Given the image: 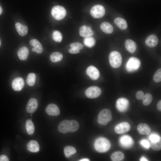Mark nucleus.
<instances>
[{
	"label": "nucleus",
	"instance_id": "nucleus-29",
	"mask_svg": "<svg viewBox=\"0 0 161 161\" xmlns=\"http://www.w3.org/2000/svg\"><path fill=\"white\" fill-rule=\"evenodd\" d=\"M25 127L28 134H32L35 131V126L31 120H27L26 122Z\"/></svg>",
	"mask_w": 161,
	"mask_h": 161
},
{
	"label": "nucleus",
	"instance_id": "nucleus-19",
	"mask_svg": "<svg viewBox=\"0 0 161 161\" xmlns=\"http://www.w3.org/2000/svg\"><path fill=\"white\" fill-rule=\"evenodd\" d=\"M138 132L141 134H149L151 131L150 127L146 123H141L139 124L137 128Z\"/></svg>",
	"mask_w": 161,
	"mask_h": 161
},
{
	"label": "nucleus",
	"instance_id": "nucleus-8",
	"mask_svg": "<svg viewBox=\"0 0 161 161\" xmlns=\"http://www.w3.org/2000/svg\"><path fill=\"white\" fill-rule=\"evenodd\" d=\"M101 91L99 87L92 86L87 88L85 92L86 96L91 99L96 98L101 95Z\"/></svg>",
	"mask_w": 161,
	"mask_h": 161
},
{
	"label": "nucleus",
	"instance_id": "nucleus-21",
	"mask_svg": "<svg viewBox=\"0 0 161 161\" xmlns=\"http://www.w3.org/2000/svg\"><path fill=\"white\" fill-rule=\"evenodd\" d=\"M125 45L126 49L131 53H134L136 49V44L132 40L130 39L126 40L125 42Z\"/></svg>",
	"mask_w": 161,
	"mask_h": 161
},
{
	"label": "nucleus",
	"instance_id": "nucleus-20",
	"mask_svg": "<svg viewBox=\"0 0 161 161\" xmlns=\"http://www.w3.org/2000/svg\"><path fill=\"white\" fill-rule=\"evenodd\" d=\"M16 30L20 35L24 36L26 35L28 32V28L26 25H23L19 22L15 24Z\"/></svg>",
	"mask_w": 161,
	"mask_h": 161
},
{
	"label": "nucleus",
	"instance_id": "nucleus-35",
	"mask_svg": "<svg viewBox=\"0 0 161 161\" xmlns=\"http://www.w3.org/2000/svg\"><path fill=\"white\" fill-rule=\"evenodd\" d=\"M150 145L154 151H158L160 150L161 149V139L156 142H151Z\"/></svg>",
	"mask_w": 161,
	"mask_h": 161
},
{
	"label": "nucleus",
	"instance_id": "nucleus-36",
	"mask_svg": "<svg viewBox=\"0 0 161 161\" xmlns=\"http://www.w3.org/2000/svg\"><path fill=\"white\" fill-rule=\"evenodd\" d=\"M71 48H74L77 49H81L83 48V45L79 42H74L71 43L70 45Z\"/></svg>",
	"mask_w": 161,
	"mask_h": 161
},
{
	"label": "nucleus",
	"instance_id": "nucleus-3",
	"mask_svg": "<svg viewBox=\"0 0 161 161\" xmlns=\"http://www.w3.org/2000/svg\"><path fill=\"white\" fill-rule=\"evenodd\" d=\"M112 119V116L111 111L108 109H104L101 110L99 112L97 121L99 124L105 126Z\"/></svg>",
	"mask_w": 161,
	"mask_h": 161
},
{
	"label": "nucleus",
	"instance_id": "nucleus-46",
	"mask_svg": "<svg viewBox=\"0 0 161 161\" xmlns=\"http://www.w3.org/2000/svg\"><path fill=\"white\" fill-rule=\"evenodd\" d=\"M1 40H0V46L1 45Z\"/></svg>",
	"mask_w": 161,
	"mask_h": 161
},
{
	"label": "nucleus",
	"instance_id": "nucleus-33",
	"mask_svg": "<svg viewBox=\"0 0 161 161\" xmlns=\"http://www.w3.org/2000/svg\"><path fill=\"white\" fill-rule=\"evenodd\" d=\"M53 40L56 42H61L62 39V35L60 32L58 30L54 31L52 34Z\"/></svg>",
	"mask_w": 161,
	"mask_h": 161
},
{
	"label": "nucleus",
	"instance_id": "nucleus-27",
	"mask_svg": "<svg viewBox=\"0 0 161 161\" xmlns=\"http://www.w3.org/2000/svg\"><path fill=\"white\" fill-rule=\"evenodd\" d=\"M76 152L75 148L72 146H67L64 149V152L65 157L69 158L71 155L75 154Z\"/></svg>",
	"mask_w": 161,
	"mask_h": 161
},
{
	"label": "nucleus",
	"instance_id": "nucleus-2",
	"mask_svg": "<svg viewBox=\"0 0 161 161\" xmlns=\"http://www.w3.org/2000/svg\"><path fill=\"white\" fill-rule=\"evenodd\" d=\"M95 149L100 153H104L107 151L110 148L111 143L107 139L100 137L97 139L94 143Z\"/></svg>",
	"mask_w": 161,
	"mask_h": 161
},
{
	"label": "nucleus",
	"instance_id": "nucleus-30",
	"mask_svg": "<svg viewBox=\"0 0 161 161\" xmlns=\"http://www.w3.org/2000/svg\"><path fill=\"white\" fill-rule=\"evenodd\" d=\"M36 75L33 73H29L26 78V82L30 86H33L35 83L36 79Z\"/></svg>",
	"mask_w": 161,
	"mask_h": 161
},
{
	"label": "nucleus",
	"instance_id": "nucleus-42",
	"mask_svg": "<svg viewBox=\"0 0 161 161\" xmlns=\"http://www.w3.org/2000/svg\"><path fill=\"white\" fill-rule=\"evenodd\" d=\"M157 108L158 110L160 112L161 111V100H160L158 102L157 104Z\"/></svg>",
	"mask_w": 161,
	"mask_h": 161
},
{
	"label": "nucleus",
	"instance_id": "nucleus-26",
	"mask_svg": "<svg viewBox=\"0 0 161 161\" xmlns=\"http://www.w3.org/2000/svg\"><path fill=\"white\" fill-rule=\"evenodd\" d=\"M111 158L113 161H122L124 158V154L121 151H116L112 154Z\"/></svg>",
	"mask_w": 161,
	"mask_h": 161
},
{
	"label": "nucleus",
	"instance_id": "nucleus-14",
	"mask_svg": "<svg viewBox=\"0 0 161 161\" xmlns=\"http://www.w3.org/2000/svg\"><path fill=\"white\" fill-rule=\"evenodd\" d=\"M120 142L123 147L128 148L131 147L133 144L134 142L131 137L129 136L125 135L120 138Z\"/></svg>",
	"mask_w": 161,
	"mask_h": 161
},
{
	"label": "nucleus",
	"instance_id": "nucleus-28",
	"mask_svg": "<svg viewBox=\"0 0 161 161\" xmlns=\"http://www.w3.org/2000/svg\"><path fill=\"white\" fill-rule=\"evenodd\" d=\"M63 57V55L61 53L55 52L51 54L49 57V59L52 62H56L61 61Z\"/></svg>",
	"mask_w": 161,
	"mask_h": 161
},
{
	"label": "nucleus",
	"instance_id": "nucleus-5",
	"mask_svg": "<svg viewBox=\"0 0 161 161\" xmlns=\"http://www.w3.org/2000/svg\"><path fill=\"white\" fill-rule=\"evenodd\" d=\"M51 13L53 17L56 20H60L65 17L66 12L65 9L63 6L57 5L52 8Z\"/></svg>",
	"mask_w": 161,
	"mask_h": 161
},
{
	"label": "nucleus",
	"instance_id": "nucleus-17",
	"mask_svg": "<svg viewBox=\"0 0 161 161\" xmlns=\"http://www.w3.org/2000/svg\"><path fill=\"white\" fill-rule=\"evenodd\" d=\"M158 41L157 36L155 34H152L149 35L146 38L145 44L148 47H153L158 44Z\"/></svg>",
	"mask_w": 161,
	"mask_h": 161
},
{
	"label": "nucleus",
	"instance_id": "nucleus-38",
	"mask_svg": "<svg viewBox=\"0 0 161 161\" xmlns=\"http://www.w3.org/2000/svg\"><path fill=\"white\" fill-rule=\"evenodd\" d=\"M144 95V92L141 90L137 91L136 94V97L138 100H142Z\"/></svg>",
	"mask_w": 161,
	"mask_h": 161
},
{
	"label": "nucleus",
	"instance_id": "nucleus-32",
	"mask_svg": "<svg viewBox=\"0 0 161 161\" xmlns=\"http://www.w3.org/2000/svg\"><path fill=\"white\" fill-rule=\"evenodd\" d=\"M153 97L149 93H147L145 95L142 99V103L145 106L149 105L151 102Z\"/></svg>",
	"mask_w": 161,
	"mask_h": 161
},
{
	"label": "nucleus",
	"instance_id": "nucleus-45",
	"mask_svg": "<svg viewBox=\"0 0 161 161\" xmlns=\"http://www.w3.org/2000/svg\"><path fill=\"white\" fill-rule=\"evenodd\" d=\"M3 10L1 7L0 5V15H1L2 12Z\"/></svg>",
	"mask_w": 161,
	"mask_h": 161
},
{
	"label": "nucleus",
	"instance_id": "nucleus-11",
	"mask_svg": "<svg viewBox=\"0 0 161 161\" xmlns=\"http://www.w3.org/2000/svg\"><path fill=\"white\" fill-rule=\"evenodd\" d=\"M86 73L90 78L94 80L97 79L100 76L99 71L93 66H90L88 67L86 70Z\"/></svg>",
	"mask_w": 161,
	"mask_h": 161
},
{
	"label": "nucleus",
	"instance_id": "nucleus-34",
	"mask_svg": "<svg viewBox=\"0 0 161 161\" xmlns=\"http://www.w3.org/2000/svg\"><path fill=\"white\" fill-rule=\"evenodd\" d=\"M153 80L156 83H158L161 81V69H158L155 72L153 76Z\"/></svg>",
	"mask_w": 161,
	"mask_h": 161
},
{
	"label": "nucleus",
	"instance_id": "nucleus-23",
	"mask_svg": "<svg viewBox=\"0 0 161 161\" xmlns=\"http://www.w3.org/2000/svg\"><path fill=\"white\" fill-rule=\"evenodd\" d=\"M27 150L31 152H37L39 151V146L35 140H31L27 144Z\"/></svg>",
	"mask_w": 161,
	"mask_h": 161
},
{
	"label": "nucleus",
	"instance_id": "nucleus-22",
	"mask_svg": "<svg viewBox=\"0 0 161 161\" xmlns=\"http://www.w3.org/2000/svg\"><path fill=\"white\" fill-rule=\"evenodd\" d=\"M29 53L28 48L26 47L20 48L17 52V55L19 59L21 60H25L27 57Z\"/></svg>",
	"mask_w": 161,
	"mask_h": 161
},
{
	"label": "nucleus",
	"instance_id": "nucleus-44",
	"mask_svg": "<svg viewBox=\"0 0 161 161\" xmlns=\"http://www.w3.org/2000/svg\"><path fill=\"white\" fill-rule=\"evenodd\" d=\"M79 161H89V160L87 158H84L83 159H82L81 160H80Z\"/></svg>",
	"mask_w": 161,
	"mask_h": 161
},
{
	"label": "nucleus",
	"instance_id": "nucleus-39",
	"mask_svg": "<svg viewBox=\"0 0 161 161\" xmlns=\"http://www.w3.org/2000/svg\"><path fill=\"white\" fill-rule=\"evenodd\" d=\"M141 143L143 146L146 148H148L150 146L149 143L145 140H142L141 142Z\"/></svg>",
	"mask_w": 161,
	"mask_h": 161
},
{
	"label": "nucleus",
	"instance_id": "nucleus-16",
	"mask_svg": "<svg viewBox=\"0 0 161 161\" xmlns=\"http://www.w3.org/2000/svg\"><path fill=\"white\" fill-rule=\"evenodd\" d=\"M30 44L33 47L32 51L35 52L38 54L41 53L43 51L42 45L41 43L36 39H33L30 41Z\"/></svg>",
	"mask_w": 161,
	"mask_h": 161
},
{
	"label": "nucleus",
	"instance_id": "nucleus-40",
	"mask_svg": "<svg viewBox=\"0 0 161 161\" xmlns=\"http://www.w3.org/2000/svg\"><path fill=\"white\" fill-rule=\"evenodd\" d=\"M80 50L78 49L71 48L69 50V52L72 54H76L79 53Z\"/></svg>",
	"mask_w": 161,
	"mask_h": 161
},
{
	"label": "nucleus",
	"instance_id": "nucleus-12",
	"mask_svg": "<svg viewBox=\"0 0 161 161\" xmlns=\"http://www.w3.org/2000/svg\"><path fill=\"white\" fill-rule=\"evenodd\" d=\"M38 103L37 100L35 98H31L28 102L26 106V110L29 113H34L37 108Z\"/></svg>",
	"mask_w": 161,
	"mask_h": 161
},
{
	"label": "nucleus",
	"instance_id": "nucleus-10",
	"mask_svg": "<svg viewBox=\"0 0 161 161\" xmlns=\"http://www.w3.org/2000/svg\"><path fill=\"white\" fill-rule=\"evenodd\" d=\"M130 129L129 124L126 122H123L116 125L115 127L114 131L117 134H122L127 132Z\"/></svg>",
	"mask_w": 161,
	"mask_h": 161
},
{
	"label": "nucleus",
	"instance_id": "nucleus-15",
	"mask_svg": "<svg viewBox=\"0 0 161 161\" xmlns=\"http://www.w3.org/2000/svg\"><path fill=\"white\" fill-rule=\"evenodd\" d=\"M24 84V79L21 77H17L13 81L12 87L15 91H20L23 88Z\"/></svg>",
	"mask_w": 161,
	"mask_h": 161
},
{
	"label": "nucleus",
	"instance_id": "nucleus-31",
	"mask_svg": "<svg viewBox=\"0 0 161 161\" xmlns=\"http://www.w3.org/2000/svg\"><path fill=\"white\" fill-rule=\"evenodd\" d=\"M84 43L86 46L91 48L95 45V40L92 37L89 36L86 37L84 40Z\"/></svg>",
	"mask_w": 161,
	"mask_h": 161
},
{
	"label": "nucleus",
	"instance_id": "nucleus-1",
	"mask_svg": "<svg viewBox=\"0 0 161 161\" xmlns=\"http://www.w3.org/2000/svg\"><path fill=\"white\" fill-rule=\"evenodd\" d=\"M78 122L74 120H64L59 124L58 130L61 133L65 134L68 132H75L79 128Z\"/></svg>",
	"mask_w": 161,
	"mask_h": 161
},
{
	"label": "nucleus",
	"instance_id": "nucleus-7",
	"mask_svg": "<svg viewBox=\"0 0 161 161\" xmlns=\"http://www.w3.org/2000/svg\"><path fill=\"white\" fill-rule=\"evenodd\" d=\"M105 9L104 7L100 4L94 6L91 8L90 14L94 18H100L102 17L105 14Z\"/></svg>",
	"mask_w": 161,
	"mask_h": 161
},
{
	"label": "nucleus",
	"instance_id": "nucleus-13",
	"mask_svg": "<svg viewBox=\"0 0 161 161\" xmlns=\"http://www.w3.org/2000/svg\"><path fill=\"white\" fill-rule=\"evenodd\" d=\"M46 113L49 115L56 116L60 114V110L58 106L54 104L48 105L45 109Z\"/></svg>",
	"mask_w": 161,
	"mask_h": 161
},
{
	"label": "nucleus",
	"instance_id": "nucleus-37",
	"mask_svg": "<svg viewBox=\"0 0 161 161\" xmlns=\"http://www.w3.org/2000/svg\"><path fill=\"white\" fill-rule=\"evenodd\" d=\"M149 139L151 142H155L159 141L161 139L160 137L157 135L152 134L150 136Z\"/></svg>",
	"mask_w": 161,
	"mask_h": 161
},
{
	"label": "nucleus",
	"instance_id": "nucleus-41",
	"mask_svg": "<svg viewBox=\"0 0 161 161\" xmlns=\"http://www.w3.org/2000/svg\"><path fill=\"white\" fill-rule=\"evenodd\" d=\"M9 159L5 155H2L0 156V161H8Z\"/></svg>",
	"mask_w": 161,
	"mask_h": 161
},
{
	"label": "nucleus",
	"instance_id": "nucleus-18",
	"mask_svg": "<svg viewBox=\"0 0 161 161\" xmlns=\"http://www.w3.org/2000/svg\"><path fill=\"white\" fill-rule=\"evenodd\" d=\"M79 31L80 35L83 37L90 36L94 34L93 31L90 27L85 25L80 27Z\"/></svg>",
	"mask_w": 161,
	"mask_h": 161
},
{
	"label": "nucleus",
	"instance_id": "nucleus-24",
	"mask_svg": "<svg viewBox=\"0 0 161 161\" xmlns=\"http://www.w3.org/2000/svg\"><path fill=\"white\" fill-rule=\"evenodd\" d=\"M100 28L106 34L112 33L113 31V26L109 23L105 21L101 23Z\"/></svg>",
	"mask_w": 161,
	"mask_h": 161
},
{
	"label": "nucleus",
	"instance_id": "nucleus-6",
	"mask_svg": "<svg viewBox=\"0 0 161 161\" xmlns=\"http://www.w3.org/2000/svg\"><path fill=\"white\" fill-rule=\"evenodd\" d=\"M140 65V62L139 60L137 58L132 57L127 61L126 67L128 71L132 72L138 69Z\"/></svg>",
	"mask_w": 161,
	"mask_h": 161
},
{
	"label": "nucleus",
	"instance_id": "nucleus-25",
	"mask_svg": "<svg viewBox=\"0 0 161 161\" xmlns=\"http://www.w3.org/2000/svg\"><path fill=\"white\" fill-rule=\"evenodd\" d=\"M115 24L121 30H125L127 27L128 25L126 21L124 19L120 18H116L114 20Z\"/></svg>",
	"mask_w": 161,
	"mask_h": 161
},
{
	"label": "nucleus",
	"instance_id": "nucleus-9",
	"mask_svg": "<svg viewBox=\"0 0 161 161\" xmlns=\"http://www.w3.org/2000/svg\"><path fill=\"white\" fill-rule=\"evenodd\" d=\"M129 106L128 100L124 98H120L117 100L116 106L120 112H123L128 109Z\"/></svg>",
	"mask_w": 161,
	"mask_h": 161
},
{
	"label": "nucleus",
	"instance_id": "nucleus-4",
	"mask_svg": "<svg viewBox=\"0 0 161 161\" xmlns=\"http://www.w3.org/2000/svg\"><path fill=\"white\" fill-rule=\"evenodd\" d=\"M109 60L110 64L112 67L114 68H118L122 64V56L119 52L113 51L109 54Z\"/></svg>",
	"mask_w": 161,
	"mask_h": 161
},
{
	"label": "nucleus",
	"instance_id": "nucleus-43",
	"mask_svg": "<svg viewBox=\"0 0 161 161\" xmlns=\"http://www.w3.org/2000/svg\"><path fill=\"white\" fill-rule=\"evenodd\" d=\"M140 161H148L145 157H142L140 159Z\"/></svg>",
	"mask_w": 161,
	"mask_h": 161
}]
</instances>
